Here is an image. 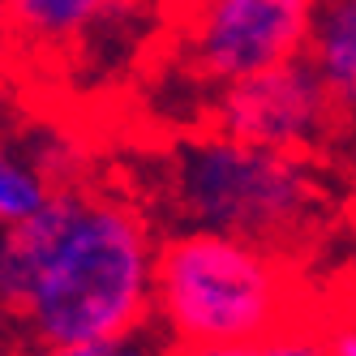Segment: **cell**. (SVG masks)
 <instances>
[{
  "label": "cell",
  "mask_w": 356,
  "mask_h": 356,
  "mask_svg": "<svg viewBox=\"0 0 356 356\" xmlns=\"http://www.w3.org/2000/svg\"><path fill=\"white\" fill-rule=\"evenodd\" d=\"M155 258L146 215L116 193H78L17 326L26 343H116L155 314Z\"/></svg>",
  "instance_id": "obj_1"
},
{
  "label": "cell",
  "mask_w": 356,
  "mask_h": 356,
  "mask_svg": "<svg viewBox=\"0 0 356 356\" xmlns=\"http://www.w3.org/2000/svg\"><path fill=\"white\" fill-rule=\"evenodd\" d=\"M155 314L172 343H258L309 322L314 296L288 253L181 227L159 241Z\"/></svg>",
  "instance_id": "obj_2"
},
{
  "label": "cell",
  "mask_w": 356,
  "mask_h": 356,
  "mask_svg": "<svg viewBox=\"0 0 356 356\" xmlns=\"http://www.w3.org/2000/svg\"><path fill=\"white\" fill-rule=\"evenodd\" d=\"M159 193L185 227L245 236L288 258L326 219V193L309 155L236 142L215 129L168 150Z\"/></svg>",
  "instance_id": "obj_3"
},
{
  "label": "cell",
  "mask_w": 356,
  "mask_h": 356,
  "mask_svg": "<svg viewBox=\"0 0 356 356\" xmlns=\"http://www.w3.org/2000/svg\"><path fill=\"white\" fill-rule=\"evenodd\" d=\"M318 0H181L176 56L197 82H241L309 52Z\"/></svg>",
  "instance_id": "obj_4"
},
{
  "label": "cell",
  "mask_w": 356,
  "mask_h": 356,
  "mask_svg": "<svg viewBox=\"0 0 356 356\" xmlns=\"http://www.w3.org/2000/svg\"><path fill=\"white\" fill-rule=\"evenodd\" d=\"M207 108H211L207 124L215 134L253 142V146L296 150V155H309L339 112V104L330 99L309 56H296L266 73L227 82L215 90Z\"/></svg>",
  "instance_id": "obj_5"
},
{
  "label": "cell",
  "mask_w": 356,
  "mask_h": 356,
  "mask_svg": "<svg viewBox=\"0 0 356 356\" xmlns=\"http://www.w3.org/2000/svg\"><path fill=\"white\" fill-rule=\"evenodd\" d=\"M124 0H9L13 13V39L39 52L78 47L95 26L112 22Z\"/></svg>",
  "instance_id": "obj_6"
},
{
  "label": "cell",
  "mask_w": 356,
  "mask_h": 356,
  "mask_svg": "<svg viewBox=\"0 0 356 356\" xmlns=\"http://www.w3.org/2000/svg\"><path fill=\"white\" fill-rule=\"evenodd\" d=\"M339 112L356 108V0H322L314 17L309 52Z\"/></svg>",
  "instance_id": "obj_7"
},
{
  "label": "cell",
  "mask_w": 356,
  "mask_h": 356,
  "mask_svg": "<svg viewBox=\"0 0 356 356\" xmlns=\"http://www.w3.org/2000/svg\"><path fill=\"white\" fill-rule=\"evenodd\" d=\"M163 356H326V352L314 322H300L258 343H172Z\"/></svg>",
  "instance_id": "obj_8"
},
{
  "label": "cell",
  "mask_w": 356,
  "mask_h": 356,
  "mask_svg": "<svg viewBox=\"0 0 356 356\" xmlns=\"http://www.w3.org/2000/svg\"><path fill=\"white\" fill-rule=\"evenodd\" d=\"M56 185H47L35 168H26L22 159H13L5 142H0V227H9L17 219L35 215L47 197H52Z\"/></svg>",
  "instance_id": "obj_9"
},
{
  "label": "cell",
  "mask_w": 356,
  "mask_h": 356,
  "mask_svg": "<svg viewBox=\"0 0 356 356\" xmlns=\"http://www.w3.org/2000/svg\"><path fill=\"white\" fill-rule=\"evenodd\" d=\"M309 322L318 330L326 356H356V305H330V309H322L314 300Z\"/></svg>",
  "instance_id": "obj_10"
},
{
  "label": "cell",
  "mask_w": 356,
  "mask_h": 356,
  "mask_svg": "<svg viewBox=\"0 0 356 356\" xmlns=\"http://www.w3.org/2000/svg\"><path fill=\"white\" fill-rule=\"evenodd\" d=\"M99 356H155V352H146V348H138V339L129 335V339H116V343H104V348H99Z\"/></svg>",
  "instance_id": "obj_11"
},
{
  "label": "cell",
  "mask_w": 356,
  "mask_h": 356,
  "mask_svg": "<svg viewBox=\"0 0 356 356\" xmlns=\"http://www.w3.org/2000/svg\"><path fill=\"white\" fill-rule=\"evenodd\" d=\"M13 39V13H9V0H0V52L9 47Z\"/></svg>",
  "instance_id": "obj_12"
},
{
  "label": "cell",
  "mask_w": 356,
  "mask_h": 356,
  "mask_svg": "<svg viewBox=\"0 0 356 356\" xmlns=\"http://www.w3.org/2000/svg\"><path fill=\"white\" fill-rule=\"evenodd\" d=\"M0 356H5V352H0Z\"/></svg>",
  "instance_id": "obj_13"
}]
</instances>
